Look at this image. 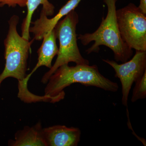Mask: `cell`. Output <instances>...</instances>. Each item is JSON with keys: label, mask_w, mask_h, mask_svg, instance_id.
Returning <instances> with one entry per match:
<instances>
[{"label": "cell", "mask_w": 146, "mask_h": 146, "mask_svg": "<svg viewBox=\"0 0 146 146\" xmlns=\"http://www.w3.org/2000/svg\"><path fill=\"white\" fill-rule=\"evenodd\" d=\"M19 20V17L14 15L9 21V29L4 42L5 65L0 74V85L7 78H16L18 81V98L27 103L38 102L41 96L31 93L25 83L29 52L34 39L30 42L19 35L17 30Z\"/></svg>", "instance_id": "cell-1"}, {"label": "cell", "mask_w": 146, "mask_h": 146, "mask_svg": "<svg viewBox=\"0 0 146 146\" xmlns=\"http://www.w3.org/2000/svg\"><path fill=\"white\" fill-rule=\"evenodd\" d=\"M47 83L44 96L50 98V103H53L64 99V89L73 84H81L85 86H94L112 92H117L119 88L117 84L100 73L96 65L70 66L64 64L51 76Z\"/></svg>", "instance_id": "cell-2"}, {"label": "cell", "mask_w": 146, "mask_h": 146, "mask_svg": "<svg viewBox=\"0 0 146 146\" xmlns=\"http://www.w3.org/2000/svg\"><path fill=\"white\" fill-rule=\"evenodd\" d=\"M107 6V14L103 17L100 25L92 33H86L79 35L78 39L84 46L91 42L94 44L87 49V54L98 53L101 46H105L112 50L116 61L124 63L129 60L133 54L130 48L123 40L118 27L117 17V0H103Z\"/></svg>", "instance_id": "cell-3"}, {"label": "cell", "mask_w": 146, "mask_h": 146, "mask_svg": "<svg viewBox=\"0 0 146 146\" xmlns=\"http://www.w3.org/2000/svg\"><path fill=\"white\" fill-rule=\"evenodd\" d=\"M78 22V14L74 10L55 26L56 36L59 42L57 57L52 68L42 77V83H47L51 76L64 64L74 62L76 65H89V60L82 56L78 46L76 31Z\"/></svg>", "instance_id": "cell-4"}, {"label": "cell", "mask_w": 146, "mask_h": 146, "mask_svg": "<svg viewBox=\"0 0 146 146\" xmlns=\"http://www.w3.org/2000/svg\"><path fill=\"white\" fill-rule=\"evenodd\" d=\"M117 21L123 40L131 49L146 51V14L130 3L117 10Z\"/></svg>", "instance_id": "cell-5"}, {"label": "cell", "mask_w": 146, "mask_h": 146, "mask_svg": "<svg viewBox=\"0 0 146 146\" xmlns=\"http://www.w3.org/2000/svg\"><path fill=\"white\" fill-rule=\"evenodd\" d=\"M102 60L113 68L115 77L119 79L122 87V104L127 107L132 84L141 78L146 71V51L136 50L131 60L121 64L108 59Z\"/></svg>", "instance_id": "cell-6"}, {"label": "cell", "mask_w": 146, "mask_h": 146, "mask_svg": "<svg viewBox=\"0 0 146 146\" xmlns=\"http://www.w3.org/2000/svg\"><path fill=\"white\" fill-rule=\"evenodd\" d=\"M82 0H69L62 7L58 13L52 18H48L44 12L41 11L40 17L34 22H31L33 26L30 27L29 33L34 35V40L40 41L45 34L54 29L56 25L61 18L68 15L71 11L74 10Z\"/></svg>", "instance_id": "cell-7"}, {"label": "cell", "mask_w": 146, "mask_h": 146, "mask_svg": "<svg viewBox=\"0 0 146 146\" xmlns=\"http://www.w3.org/2000/svg\"><path fill=\"white\" fill-rule=\"evenodd\" d=\"M43 131L47 146H77L80 141L78 128L56 125L43 128Z\"/></svg>", "instance_id": "cell-8"}, {"label": "cell", "mask_w": 146, "mask_h": 146, "mask_svg": "<svg viewBox=\"0 0 146 146\" xmlns=\"http://www.w3.org/2000/svg\"><path fill=\"white\" fill-rule=\"evenodd\" d=\"M14 140L9 141L10 146H47L40 121L32 127L26 126L15 133Z\"/></svg>", "instance_id": "cell-9"}, {"label": "cell", "mask_w": 146, "mask_h": 146, "mask_svg": "<svg viewBox=\"0 0 146 146\" xmlns=\"http://www.w3.org/2000/svg\"><path fill=\"white\" fill-rule=\"evenodd\" d=\"M56 39L54 29L48 32L43 36L42 44L37 51L38 62L31 73L27 75L25 78L26 81H28V80L32 74L39 67L45 66L50 69L52 68L53 59L56 55H57L58 52Z\"/></svg>", "instance_id": "cell-10"}, {"label": "cell", "mask_w": 146, "mask_h": 146, "mask_svg": "<svg viewBox=\"0 0 146 146\" xmlns=\"http://www.w3.org/2000/svg\"><path fill=\"white\" fill-rule=\"evenodd\" d=\"M40 5H42V11L47 16H52L54 14V6L48 0H27L26 6L27 13L22 25V36L27 40H29L30 38L29 29L31 23L32 17Z\"/></svg>", "instance_id": "cell-11"}, {"label": "cell", "mask_w": 146, "mask_h": 146, "mask_svg": "<svg viewBox=\"0 0 146 146\" xmlns=\"http://www.w3.org/2000/svg\"><path fill=\"white\" fill-rule=\"evenodd\" d=\"M146 98V71L143 75L136 82L133 88L131 101L134 103Z\"/></svg>", "instance_id": "cell-12"}, {"label": "cell", "mask_w": 146, "mask_h": 146, "mask_svg": "<svg viewBox=\"0 0 146 146\" xmlns=\"http://www.w3.org/2000/svg\"><path fill=\"white\" fill-rule=\"evenodd\" d=\"M27 0H0V7L7 5L9 7H15L18 5L20 7L26 6Z\"/></svg>", "instance_id": "cell-13"}, {"label": "cell", "mask_w": 146, "mask_h": 146, "mask_svg": "<svg viewBox=\"0 0 146 146\" xmlns=\"http://www.w3.org/2000/svg\"><path fill=\"white\" fill-rule=\"evenodd\" d=\"M138 7L144 13L146 14V0H140V5Z\"/></svg>", "instance_id": "cell-14"}]
</instances>
